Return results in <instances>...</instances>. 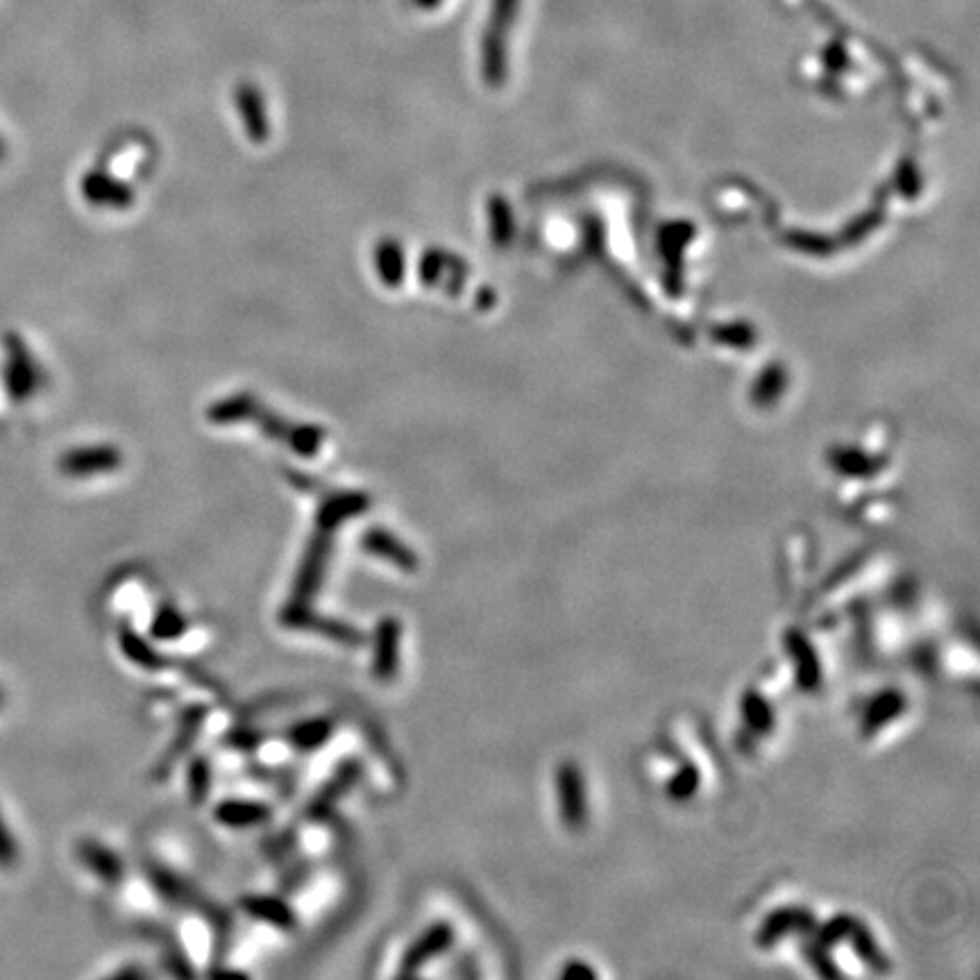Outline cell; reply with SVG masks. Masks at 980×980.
Wrapping results in <instances>:
<instances>
[{
  "mask_svg": "<svg viewBox=\"0 0 980 980\" xmlns=\"http://www.w3.org/2000/svg\"><path fill=\"white\" fill-rule=\"evenodd\" d=\"M46 384V373L21 334L0 336V395L7 407H25Z\"/></svg>",
  "mask_w": 980,
  "mask_h": 980,
  "instance_id": "cell-1",
  "label": "cell"
},
{
  "mask_svg": "<svg viewBox=\"0 0 980 980\" xmlns=\"http://www.w3.org/2000/svg\"><path fill=\"white\" fill-rule=\"evenodd\" d=\"M282 622L286 624V627H291V629L318 631V633H323L325 638H332L336 642H341V645L354 647V645H361V642H363L361 631L354 629L352 624L332 620V618H323V615H318V613L311 611V608L307 604H295L293 602L282 613Z\"/></svg>",
  "mask_w": 980,
  "mask_h": 980,
  "instance_id": "cell-2",
  "label": "cell"
},
{
  "mask_svg": "<svg viewBox=\"0 0 980 980\" xmlns=\"http://www.w3.org/2000/svg\"><path fill=\"white\" fill-rule=\"evenodd\" d=\"M121 461H123L121 452L114 450V447L89 445L66 452L62 459H59V470H62V475L66 477L84 479V477L103 475V472H112L121 466Z\"/></svg>",
  "mask_w": 980,
  "mask_h": 980,
  "instance_id": "cell-3",
  "label": "cell"
},
{
  "mask_svg": "<svg viewBox=\"0 0 980 980\" xmlns=\"http://www.w3.org/2000/svg\"><path fill=\"white\" fill-rule=\"evenodd\" d=\"M329 547H332V540H329L327 531H320V534L311 540L307 556H304V561L298 570V577H295V586H293L295 604H309V599L316 595V590L320 588V581H323V574H325Z\"/></svg>",
  "mask_w": 980,
  "mask_h": 980,
  "instance_id": "cell-4",
  "label": "cell"
},
{
  "mask_svg": "<svg viewBox=\"0 0 980 980\" xmlns=\"http://www.w3.org/2000/svg\"><path fill=\"white\" fill-rule=\"evenodd\" d=\"M400 642L402 624L395 618H384L375 629V654L373 674L379 681H393L400 667Z\"/></svg>",
  "mask_w": 980,
  "mask_h": 980,
  "instance_id": "cell-5",
  "label": "cell"
},
{
  "mask_svg": "<svg viewBox=\"0 0 980 980\" xmlns=\"http://www.w3.org/2000/svg\"><path fill=\"white\" fill-rule=\"evenodd\" d=\"M452 942V931H450V926L447 924H432L427 928L425 933H422L416 942H413L407 953H404V958H402V967H400V976L404 978H409V976H416L418 971L427 965L429 960H434L441 956V953L450 946Z\"/></svg>",
  "mask_w": 980,
  "mask_h": 980,
  "instance_id": "cell-6",
  "label": "cell"
},
{
  "mask_svg": "<svg viewBox=\"0 0 980 980\" xmlns=\"http://www.w3.org/2000/svg\"><path fill=\"white\" fill-rule=\"evenodd\" d=\"M361 545L366 552H370L377 559H384L395 568H400L402 572H416L418 570V556L411 552V549L402 543L400 538H395L391 531L386 529H370L366 536H363Z\"/></svg>",
  "mask_w": 980,
  "mask_h": 980,
  "instance_id": "cell-7",
  "label": "cell"
},
{
  "mask_svg": "<svg viewBox=\"0 0 980 980\" xmlns=\"http://www.w3.org/2000/svg\"><path fill=\"white\" fill-rule=\"evenodd\" d=\"M366 506H368V497L361 495V493H345V495L329 497V500L320 506V511H318V527H320V531H327V534H332V531L339 527L341 522L350 520V518H354V515L366 511Z\"/></svg>",
  "mask_w": 980,
  "mask_h": 980,
  "instance_id": "cell-8",
  "label": "cell"
},
{
  "mask_svg": "<svg viewBox=\"0 0 980 980\" xmlns=\"http://www.w3.org/2000/svg\"><path fill=\"white\" fill-rule=\"evenodd\" d=\"M359 776H361V767L359 763H345L341 765L339 770H336V774L332 776V779L327 781V785L323 790L318 792V797L314 801V806H311V813L314 815H323L325 810L332 808L336 801H339V797H343L345 792H348L354 783L359 781Z\"/></svg>",
  "mask_w": 980,
  "mask_h": 980,
  "instance_id": "cell-9",
  "label": "cell"
},
{
  "mask_svg": "<svg viewBox=\"0 0 980 980\" xmlns=\"http://www.w3.org/2000/svg\"><path fill=\"white\" fill-rule=\"evenodd\" d=\"M80 858L82 863L87 865L91 872L98 874L107 883H118L123 876V865L114 851H109L107 847L98 842H82L80 844Z\"/></svg>",
  "mask_w": 980,
  "mask_h": 980,
  "instance_id": "cell-10",
  "label": "cell"
},
{
  "mask_svg": "<svg viewBox=\"0 0 980 980\" xmlns=\"http://www.w3.org/2000/svg\"><path fill=\"white\" fill-rule=\"evenodd\" d=\"M243 910L248 915L261 919V922L273 924L277 928H291L295 917L291 908L286 906L284 901L273 899V897H248L243 899Z\"/></svg>",
  "mask_w": 980,
  "mask_h": 980,
  "instance_id": "cell-11",
  "label": "cell"
},
{
  "mask_svg": "<svg viewBox=\"0 0 980 980\" xmlns=\"http://www.w3.org/2000/svg\"><path fill=\"white\" fill-rule=\"evenodd\" d=\"M268 808L261 804H252V801H223L221 806L216 808V819L221 824L227 826H252L261 824L268 819Z\"/></svg>",
  "mask_w": 980,
  "mask_h": 980,
  "instance_id": "cell-12",
  "label": "cell"
},
{
  "mask_svg": "<svg viewBox=\"0 0 980 980\" xmlns=\"http://www.w3.org/2000/svg\"><path fill=\"white\" fill-rule=\"evenodd\" d=\"M334 724L327 717H318V720H309L295 726L291 731V742L302 751H314L332 735Z\"/></svg>",
  "mask_w": 980,
  "mask_h": 980,
  "instance_id": "cell-13",
  "label": "cell"
},
{
  "mask_svg": "<svg viewBox=\"0 0 980 980\" xmlns=\"http://www.w3.org/2000/svg\"><path fill=\"white\" fill-rule=\"evenodd\" d=\"M239 103L243 107L245 123H248V130L255 139L266 137V116H264V105H261V98L257 94L255 87L245 84L239 89Z\"/></svg>",
  "mask_w": 980,
  "mask_h": 980,
  "instance_id": "cell-14",
  "label": "cell"
},
{
  "mask_svg": "<svg viewBox=\"0 0 980 980\" xmlns=\"http://www.w3.org/2000/svg\"><path fill=\"white\" fill-rule=\"evenodd\" d=\"M121 647L125 656L130 658L132 663H137L141 667H148V670H155V667H162V658L152 649L146 640L139 638L137 633L130 629L121 631Z\"/></svg>",
  "mask_w": 980,
  "mask_h": 980,
  "instance_id": "cell-15",
  "label": "cell"
},
{
  "mask_svg": "<svg viewBox=\"0 0 980 980\" xmlns=\"http://www.w3.org/2000/svg\"><path fill=\"white\" fill-rule=\"evenodd\" d=\"M184 629H187V622H184L182 615L171 606L162 608V611L157 613L155 622H152V636L159 640H173L180 636V633H184Z\"/></svg>",
  "mask_w": 980,
  "mask_h": 980,
  "instance_id": "cell-16",
  "label": "cell"
},
{
  "mask_svg": "<svg viewBox=\"0 0 980 980\" xmlns=\"http://www.w3.org/2000/svg\"><path fill=\"white\" fill-rule=\"evenodd\" d=\"M189 788H191L193 804H202L209 792V765L205 758L193 760L189 770Z\"/></svg>",
  "mask_w": 980,
  "mask_h": 980,
  "instance_id": "cell-17",
  "label": "cell"
},
{
  "mask_svg": "<svg viewBox=\"0 0 980 980\" xmlns=\"http://www.w3.org/2000/svg\"><path fill=\"white\" fill-rule=\"evenodd\" d=\"M16 860H19V847H16L10 826L0 813V867H14Z\"/></svg>",
  "mask_w": 980,
  "mask_h": 980,
  "instance_id": "cell-18",
  "label": "cell"
},
{
  "mask_svg": "<svg viewBox=\"0 0 980 980\" xmlns=\"http://www.w3.org/2000/svg\"><path fill=\"white\" fill-rule=\"evenodd\" d=\"M515 10H518V0H493V25L495 28L490 32H493V35H500V30H504L506 25H511Z\"/></svg>",
  "mask_w": 980,
  "mask_h": 980,
  "instance_id": "cell-19",
  "label": "cell"
},
{
  "mask_svg": "<svg viewBox=\"0 0 980 980\" xmlns=\"http://www.w3.org/2000/svg\"><path fill=\"white\" fill-rule=\"evenodd\" d=\"M7 155H10V148H7V141H5V137H3V134H0V166H3V164H5V159H7Z\"/></svg>",
  "mask_w": 980,
  "mask_h": 980,
  "instance_id": "cell-20",
  "label": "cell"
},
{
  "mask_svg": "<svg viewBox=\"0 0 980 980\" xmlns=\"http://www.w3.org/2000/svg\"><path fill=\"white\" fill-rule=\"evenodd\" d=\"M416 3L422 7H436L438 3H441V0H416Z\"/></svg>",
  "mask_w": 980,
  "mask_h": 980,
  "instance_id": "cell-21",
  "label": "cell"
},
{
  "mask_svg": "<svg viewBox=\"0 0 980 980\" xmlns=\"http://www.w3.org/2000/svg\"><path fill=\"white\" fill-rule=\"evenodd\" d=\"M0 706H3V692H0Z\"/></svg>",
  "mask_w": 980,
  "mask_h": 980,
  "instance_id": "cell-22",
  "label": "cell"
}]
</instances>
